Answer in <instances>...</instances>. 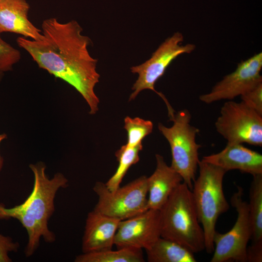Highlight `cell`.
<instances>
[{
  "mask_svg": "<svg viewBox=\"0 0 262 262\" xmlns=\"http://www.w3.org/2000/svg\"><path fill=\"white\" fill-rule=\"evenodd\" d=\"M43 38H17L18 45L27 51L40 68L72 86L82 96L94 115L99 100L94 91L99 82L97 60L88 51L91 39L83 35L75 20L62 23L54 17L43 21Z\"/></svg>",
  "mask_w": 262,
  "mask_h": 262,
  "instance_id": "cell-1",
  "label": "cell"
},
{
  "mask_svg": "<svg viewBox=\"0 0 262 262\" xmlns=\"http://www.w3.org/2000/svg\"><path fill=\"white\" fill-rule=\"evenodd\" d=\"M34 182L33 190L21 204L8 208L0 203V220H17L26 229L28 241L25 256L30 257L38 249L41 239L47 243L56 241V235L49 227V221L55 211L54 199L57 192L68 186L65 175L56 173L49 178L46 173V166L40 162L31 164Z\"/></svg>",
  "mask_w": 262,
  "mask_h": 262,
  "instance_id": "cell-2",
  "label": "cell"
},
{
  "mask_svg": "<svg viewBox=\"0 0 262 262\" xmlns=\"http://www.w3.org/2000/svg\"><path fill=\"white\" fill-rule=\"evenodd\" d=\"M160 214L161 237L175 242L194 253L205 250L204 231L192 191L183 181L161 208Z\"/></svg>",
  "mask_w": 262,
  "mask_h": 262,
  "instance_id": "cell-3",
  "label": "cell"
},
{
  "mask_svg": "<svg viewBox=\"0 0 262 262\" xmlns=\"http://www.w3.org/2000/svg\"><path fill=\"white\" fill-rule=\"evenodd\" d=\"M199 175L191 190L198 220L205 238V250L211 254L214 250L213 236L219 216L229 208L223 189L227 171L221 167L199 160Z\"/></svg>",
  "mask_w": 262,
  "mask_h": 262,
  "instance_id": "cell-4",
  "label": "cell"
},
{
  "mask_svg": "<svg viewBox=\"0 0 262 262\" xmlns=\"http://www.w3.org/2000/svg\"><path fill=\"white\" fill-rule=\"evenodd\" d=\"M170 119L173 122L171 127L159 123L158 129L170 145L171 167L192 190L199 161L198 150L201 147L196 140L199 130L190 124L191 115L187 109L175 112Z\"/></svg>",
  "mask_w": 262,
  "mask_h": 262,
  "instance_id": "cell-5",
  "label": "cell"
},
{
  "mask_svg": "<svg viewBox=\"0 0 262 262\" xmlns=\"http://www.w3.org/2000/svg\"><path fill=\"white\" fill-rule=\"evenodd\" d=\"M147 178L141 176L114 191L96 182L93 190L98 199L93 210L120 220L144 212L148 209Z\"/></svg>",
  "mask_w": 262,
  "mask_h": 262,
  "instance_id": "cell-6",
  "label": "cell"
},
{
  "mask_svg": "<svg viewBox=\"0 0 262 262\" xmlns=\"http://www.w3.org/2000/svg\"><path fill=\"white\" fill-rule=\"evenodd\" d=\"M183 41V36L181 33H174L159 46L150 59L140 65L131 68V72L137 74L138 76L132 87L133 92L130 95L129 100L134 99L144 90H151L164 101L169 117L174 115L175 111L164 96L155 90V84L174 60L181 54L190 53L195 49L194 44L182 45Z\"/></svg>",
  "mask_w": 262,
  "mask_h": 262,
  "instance_id": "cell-7",
  "label": "cell"
},
{
  "mask_svg": "<svg viewBox=\"0 0 262 262\" xmlns=\"http://www.w3.org/2000/svg\"><path fill=\"white\" fill-rule=\"evenodd\" d=\"M237 190L230 198L231 205L237 213L236 220L228 232H215L213 255L211 262H246V248L251 240V227L248 203L243 199V189L238 186Z\"/></svg>",
  "mask_w": 262,
  "mask_h": 262,
  "instance_id": "cell-8",
  "label": "cell"
},
{
  "mask_svg": "<svg viewBox=\"0 0 262 262\" xmlns=\"http://www.w3.org/2000/svg\"><path fill=\"white\" fill-rule=\"evenodd\" d=\"M215 127L227 143L262 146V115L242 101H226L221 108Z\"/></svg>",
  "mask_w": 262,
  "mask_h": 262,
  "instance_id": "cell-9",
  "label": "cell"
},
{
  "mask_svg": "<svg viewBox=\"0 0 262 262\" xmlns=\"http://www.w3.org/2000/svg\"><path fill=\"white\" fill-rule=\"evenodd\" d=\"M262 67V53L255 54L239 63L236 69L225 76L211 91L199 97L206 104L223 99L232 100L262 82L260 72Z\"/></svg>",
  "mask_w": 262,
  "mask_h": 262,
  "instance_id": "cell-10",
  "label": "cell"
},
{
  "mask_svg": "<svg viewBox=\"0 0 262 262\" xmlns=\"http://www.w3.org/2000/svg\"><path fill=\"white\" fill-rule=\"evenodd\" d=\"M161 237L160 210L147 209L131 218L120 220L114 245L147 250Z\"/></svg>",
  "mask_w": 262,
  "mask_h": 262,
  "instance_id": "cell-11",
  "label": "cell"
},
{
  "mask_svg": "<svg viewBox=\"0 0 262 262\" xmlns=\"http://www.w3.org/2000/svg\"><path fill=\"white\" fill-rule=\"evenodd\" d=\"M202 160L227 172L237 169L252 176L262 174V155L242 144L227 143L220 152L205 156Z\"/></svg>",
  "mask_w": 262,
  "mask_h": 262,
  "instance_id": "cell-12",
  "label": "cell"
},
{
  "mask_svg": "<svg viewBox=\"0 0 262 262\" xmlns=\"http://www.w3.org/2000/svg\"><path fill=\"white\" fill-rule=\"evenodd\" d=\"M120 221L94 210L90 212L82 239V253L112 249Z\"/></svg>",
  "mask_w": 262,
  "mask_h": 262,
  "instance_id": "cell-13",
  "label": "cell"
},
{
  "mask_svg": "<svg viewBox=\"0 0 262 262\" xmlns=\"http://www.w3.org/2000/svg\"><path fill=\"white\" fill-rule=\"evenodd\" d=\"M156 166L154 172L147 178L148 209L160 210L175 189L183 182L181 176L164 157L156 154Z\"/></svg>",
  "mask_w": 262,
  "mask_h": 262,
  "instance_id": "cell-14",
  "label": "cell"
},
{
  "mask_svg": "<svg viewBox=\"0 0 262 262\" xmlns=\"http://www.w3.org/2000/svg\"><path fill=\"white\" fill-rule=\"evenodd\" d=\"M30 5L26 0H0V33L10 32L38 40L42 31L28 19Z\"/></svg>",
  "mask_w": 262,
  "mask_h": 262,
  "instance_id": "cell-15",
  "label": "cell"
},
{
  "mask_svg": "<svg viewBox=\"0 0 262 262\" xmlns=\"http://www.w3.org/2000/svg\"><path fill=\"white\" fill-rule=\"evenodd\" d=\"M149 262H196L194 253L180 244L160 237L145 250Z\"/></svg>",
  "mask_w": 262,
  "mask_h": 262,
  "instance_id": "cell-16",
  "label": "cell"
},
{
  "mask_svg": "<svg viewBox=\"0 0 262 262\" xmlns=\"http://www.w3.org/2000/svg\"><path fill=\"white\" fill-rule=\"evenodd\" d=\"M75 262H144L142 249L124 247L82 253L77 256Z\"/></svg>",
  "mask_w": 262,
  "mask_h": 262,
  "instance_id": "cell-17",
  "label": "cell"
},
{
  "mask_svg": "<svg viewBox=\"0 0 262 262\" xmlns=\"http://www.w3.org/2000/svg\"><path fill=\"white\" fill-rule=\"evenodd\" d=\"M248 203L252 242L262 241V174L253 176Z\"/></svg>",
  "mask_w": 262,
  "mask_h": 262,
  "instance_id": "cell-18",
  "label": "cell"
},
{
  "mask_svg": "<svg viewBox=\"0 0 262 262\" xmlns=\"http://www.w3.org/2000/svg\"><path fill=\"white\" fill-rule=\"evenodd\" d=\"M142 148V144L135 147H129L126 144L115 152L118 165L114 175L105 183L109 190L114 191L120 186L129 169L139 162V154Z\"/></svg>",
  "mask_w": 262,
  "mask_h": 262,
  "instance_id": "cell-19",
  "label": "cell"
},
{
  "mask_svg": "<svg viewBox=\"0 0 262 262\" xmlns=\"http://www.w3.org/2000/svg\"><path fill=\"white\" fill-rule=\"evenodd\" d=\"M124 123V129L127 132L126 145L129 147L141 144L143 139L152 131L153 123L150 120L127 116Z\"/></svg>",
  "mask_w": 262,
  "mask_h": 262,
  "instance_id": "cell-20",
  "label": "cell"
},
{
  "mask_svg": "<svg viewBox=\"0 0 262 262\" xmlns=\"http://www.w3.org/2000/svg\"><path fill=\"white\" fill-rule=\"evenodd\" d=\"M20 57L19 51L4 41L0 35V71L11 70Z\"/></svg>",
  "mask_w": 262,
  "mask_h": 262,
  "instance_id": "cell-21",
  "label": "cell"
},
{
  "mask_svg": "<svg viewBox=\"0 0 262 262\" xmlns=\"http://www.w3.org/2000/svg\"><path fill=\"white\" fill-rule=\"evenodd\" d=\"M242 102L262 115V82L241 96Z\"/></svg>",
  "mask_w": 262,
  "mask_h": 262,
  "instance_id": "cell-22",
  "label": "cell"
},
{
  "mask_svg": "<svg viewBox=\"0 0 262 262\" xmlns=\"http://www.w3.org/2000/svg\"><path fill=\"white\" fill-rule=\"evenodd\" d=\"M19 246L11 237L0 233V262H11L10 253L17 252Z\"/></svg>",
  "mask_w": 262,
  "mask_h": 262,
  "instance_id": "cell-23",
  "label": "cell"
},
{
  "mask_svg": "<svg viewBox=\"0 0 262 262\" xmlns=\"http://www.w3.org/2000/svg\"><path fill=\"white\" fill-rule=\"evenodd\" d=\"M262 262V241L252 242L246 248V262Z\"/></svg>",
  "mask_w": 262,
  "mask_h": 262,
  "instance_id": "cell-24",
  "label": "cell"
},
{
  "mask_svg": "<svg viewBox=\"0 0 262 262\" xmlns=\"http://www.w3.org/2000/svg\"><path fill=\"white\" fill-rule=\"evenodd\" d=\"M6 138V134H0V144L2 140ZM3 164V159L0 154V172L1 171Z\"/></svg>",
  "mask_w": 262,
  "mask_h": 262,
  "instance_id": "cell-25",
  "label": "cell"
},
{
  "mask_svg": "<svg viewBox=\"0 0 262 262\" xmlns=\"http://www.w3.org/2000/svg\"><path fill=\"white\" fill-rule=\"evenodd\" d=\"M3 73V72H2L0 71V80L1 78L2 75Z\"/></svg>",
  "mask_w": 262,
  "mask_h": 262,
  "instance_id": "cell-26",
  "label": "cell"
}]
</instances>
